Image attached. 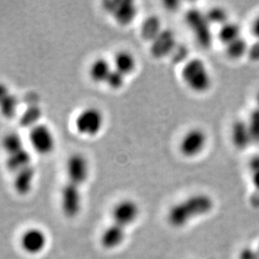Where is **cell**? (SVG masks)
I'll use <instances>...</instances> for the list:
<instances>
[{
	"label": "cell",
	"instance_id": "484cf974",
	"mask_svg": "<svg viewBox=\"0 0 259 259\" xmlns=\"http://www.w3.org/2000/svg\"><path fill=\"white\" fill-rule=\"evenodd\" d=\"M205 17L209 24H218L220 25V27L229 21L226 10L223 9L221 7H214L212 9L209 10L205 14Z\"/></svg>",
	"mask_w": 259,
	"mask_h": 259
},
{
	"label": "cell",
	"instance_id": "f1b7e54d",
	"mask_svg": "<svg viewBox=\"0 0 259 259\" xmlns=\"http://www.w3.org/2000/svg\"><path fill=\"white\" fill-rule=\"evenodd\" d=\"M251 61L259 62V40H256L254 44L249 47L248 54Z\"/></svg>",
	"mask_w": 259,
	"mask_h": 259
},
{
	"label": "cell",
	"instance_id": "52a82bcc",
	"mask_svg": "<svg viewBox=\"0 0 259 259\" xmlns=\"http://www.w3.org/2000/svg\"><path fill=\"white\" fill-rule=\"evenodd\" d=\"M67 183L82 186L90 176V163L88 158L81 153L70 155L65 164Z\"/></svg>",
	"mask_w": 259,
	"mask_h": 259
},
{
	"label": "cell",
	"instance_id": "44dd1931",
	"mask_svg": "<svg viewBox=\"0 0 259 259\" xmlns=\"http://www.w3.org/2000/svg\"><path fill=\"white\" fill-rule=\"evenodd\" d=\"M19 110V99L16 95L10 93L0 103V113L3 117L12 119L14 118Z\"/></svg>",
	"mask_w": 259,
	"mask_h": 259
},
{
	"label": "cell",
	"instance_id": "d6a6232c",
	"mask_svg": "<svg viewBox=\"0 0 259 259\" xmlns=\"http://www.w3.org/2000/svg\"><path fill=\"white\" fill-rule=\"evenodd\" d=\"M9 89L5 83H0V103L9 94Z\"/></svg>",
	"mask_w": 259,
	"mask_h": 259
},
{
	"label": "cell",
	"instance_id": "ac0fdd59",
	"mask_svg": "<svg viewBox=\"0 0 259 259\" xmlns=\"http://www.w3.org/2000/svg\"><path fill=\"white\" fill-rule=\"evenodd\" d=\"M32 156L26 149L18 152L16 154L7 156L6 159V166L7 169L13 172L14 174L18 173L20 170L32 165Z\"/></svg>",
	"mask_w": 259,
	"mask_h": 259
},
{
	"label": "cell",
	"instance_id": "30bf717a",
	"mask_svg": "<svg viewBox=\"0 0 259 259\" xmlns=\"http://www.w3.org/2000/svg\"><path fill=\"white\" fill-rule=\"evenodd\" d=\"M46 232L37 228H30L22 232L19 244L22 250L31 255L38 254L46 249L47 245Z\"/></svg>",
	"mask_w": 259,
	"mask_h": 259
},
{
	"label": "cell",
	"instance_id": "9a60e30c",
	"mask_svg": "<svg viewBox=\"0 0 259 259\" xmlns=\"http://www.w3.org/2000/svg\"><path fill=\"white\" fill-rule=\"evenodd\" d=\"M137 65V59L133 53L127 50H121L114 55L112 66L115 70L127 77L136 70Z\"/></svg>",
	"mask_w": 259,
	"mask_h": 259
},
{
	"label": "cell",
	"instance_id": "e0dca14e",
	"mask_svg": "<svg viewBox=\"0 0 259 259\" xmlns=\"http://www.w3.org/2000/svg\"><path fill=\"white\" fill-rule=\"evenodd\" d=\"M174 37L170 31L160 32L152 45V54L155 57H162L167 54L174 46Z\"/></svg>",
	"mask_w": 259,
	"mask_h": 259
},
{
	"label": "cell",
	"instance_id": "2e32d148",
	"mask_svg": "<svg viewBox=\"0 0 259 259\" xmlns=\"http://www.w3.org/2000/svg\"><path fill=\"white\" fill-rule=\"evenodd\" d=\"M113 66L105 58H98L94 60L90 66L89 74L94 83H106L107 79L111 74Z\"/></svg>",
	"mask_w": 259,
	"mask_h": 259
},
{
	"label": "cell",
	"instance_id": "3957f363",
	"mask_svg": "<svg viewBox=\"0 0 259 259\" xmlns=\"http://www.w3.org/2000/svg\"><path fill=\"white\" fill-rule=\"evenodd\" d=\"M102 111L95 107H88L78 113L74 121L75 129L83 137H95L104 127Z\"/></svg>",
	"mask_w": 259,
	"mask_h": 259
},
{
	"label": "cell",
	"instance_id": "cb8c5ba5",
	"mask_svg": "<svg viewBox=\"0 0 259 259\" xmlns=\"http://www.w3.org/2000/svg\"><path fill=\"white\" fill-rule=\"evenodd\" d=\"M160 23L157 18H149L143 23L141 35L145 39L154 40L160 33Z\"/></svg>",
	"mask_w": 259,
	"mask_h": 259
},
{
	"label": "cell",
	"instance_id": "4fadbf2b",
	"mask_svg": "<svg viewBox=\"0 0 259 259\" xmlns=\"http://www.w3.org/2000/svg\"><path fill=\"white\" fill-rule=\"evenodd\" d=\"M232 141L233 145L239 150L248 148L253 144L247 120H236L232 126Z\"/></svg>",
	"mask_w": 259,
	"mask_h": 259
},
{
	"label": "cell",
	"instance_id": "d6986e66",
	"mask_svg": "<svg viewBox=\"0 0 259 259\" xmlns=\"http://www.w3.org/2000/svg\"><path fill=\"white\" fill-rule=\"evenodd\" d=\"M2 148L5 151L7 156L16 154L25 149L23 139L19 134L15 132H11L4 136V138L2 139Z\"/></svg>",
	"mask_w": 259,
	"mask_h": 259
},
{
	"label": "cell",
	"instance_id": "8992f818",
	"mask_svg": "<svg viewBox=\"0 0 259 259\" xmlns=\"http://www.w3.org/2000/svg\"><path fill=\"white\" fill-rule=\"evenodd\" d=\"M103 7L121 26H128L137 17L136 4L129 0H108Z\"/></svg>",
	"mask_w": 259,
	"mask_h": 259
},
{
	"label": "cell",
	"instance_id": "5b68a950",
	"mask_svg": "<svg viewBox=\"0 0 259 259\" xmlns=\"http://www.w3.org/2000/svg\"><path fill=\"white\" fill-rule=\"evenodd\" d=\"M207 141V135L204 130L200 128L188 130L180 141V153L188 158L198 157L204 152Z\"/></svg>",
	"mask_w": 259,
	"mask_h": 259
},
{
	"label": "cell",
	"instance_id": "9c48e42d",
	"mask_svg": "<svg viewBox=\"0 0 259 259\" xmlns=\"http://www.w3.org/2000/svg\"><path fill=\"white\" fill-rule=\"evenodd\" d=\"M61 206L67 218H75L82 208L81 187L66 183L61 191Z\"/></svg>",
	"mask_w": 259,
	"mask_h": 259
},
{
	"label": "cell",
	"instance_id": "d4e9b609",
	"mask_svg": "<svg viewBox=\"0 0 259 259\" xmlns=\"http://www.w3.org/2000/svg\"><path fill=\"white\" fill-rule=\"evenodd\" d=\"M248 126L250 129V136L253 144H259V108L255 107L250 111V115L247 119Z\"/></svg>",
	"mask_w": 259,
	"mask_h": 259
},
{
	"label": "cell",
	"instance_id": "7a4b0ae2",
	"mask_svg": "<svg viewBox=\"0 0 259 259\" xmlns=\"http://www.w3.org/2000/svg\"><path fill=\"white\" fill-rule=\"evenodd\" d=\"M182 80L195 93H204L212 85V78L203 60L193 58L185 63L182 69Z\"/></svg>",
	"mask_w": 259,
	"mask_h": 259
},
{
	"label": "cell",
	"instance_id": "5bb4252c",
	"mask_svg": "<svg viewBox=\"0 0 259 259\" xmlns=\"http://www.w3.org/2000/svg\"><path fill=\"white\" fill-rule=\"evenodd\" d=\"M36 177L35 168L30 165L15 174L14 188L18 194L27 195L33 188V184Z\"/></svg>",
	"mask_w": 259,
	"mask_h": 259
},
{
	"label": "cell",
	"instance_id": "1f68e13d",
	"mask_svg": "<svg viewBox=\"0 0 259 259\" xmlns=\"http://www.w3.org/2000/svg\"><path fill=\"white\" fill-rule=\"evenodd\" d=\"M251 33L254 37H256V39L259 40V15L252 21L251 24Z\"/></svg>",
	"mask_w": 259,
	"mask_h": 259
},
{
	"label": "cell",
	"instance_id": "e575fe53",
	"mask_svg": "<svg viewBox=\"0 0 259 259\" xmlns=\"http://www.w3.org/2000/svg\"><path fill=\"white\" fill-rule=\"evenodd\" d=\"M255 101H256V106L255 107L259 108V92L256 94V96H255Z\"/></svg>",
	"mask_w": 259,
	"mask_h": 259
},
{
	"label": "cell",
	"instance_id": "8fae6325",
	"mask_svg": "<svg viewBox=\"0 0 259 259\" xmlns=\"http://www.w3.org/2000/svg\"><path fill=\"white\" fill-rule=\"evenodd\" d=\"M188 25L193 30V33L201 44L206 47L210 45V24L205 17V14H201L198 10H191L186 16Z\"/></svg>",
	"mask_w": 259,
	"mask_h": 259
},
{
	"label": "cell",
	"instance_id": "4dcf8cb0",
	"mask_svg": "<svg viewBox=\"0 0 259 259\" xmlns=\"http://www.w3.org/2000/svg\"><path fill=\"white\" fill-rule=\"evenodd\" d=\"M250 180L255 191L259 192V170L253 173H250Z\"/></svg>",
	"mask_w": 259,
	"mask_h": 259
},
{
	"label": "cell",
	"instance_id": "7c38bea8",
	"mask_svg": "<svg viewBox=\"0 0 259 259\" xmlns=\"http://www.w3.org/2000/svg\"><path fill=\"white\" fill-rule=\"evenodd\" d=\"M126 239V229L111 223L101 234V245L107 250H114Z\"/></svg>",
	"mask_w": 259,
	"mask_h": 259
},
{
	"label": "cell",
	"instance_id": "6da1fadb",
	"mask_svg": "<svg viewBox=\"0 0 259 259\" xmlns=\"http://www.w3.org/2000/svg\"><path fill=\"white\" fill-rule=\"evenodd\" d=\"M214 207V201L209 195L196 193L172 205L167 213V221L176 229L184 228L192 220L204 216Z\"/></svg>",
	"mask_w": 259,
	"mask_h": 259
},
{
	"label": "cell",
	"instance_id": "277c9868",
	"mask_svg": "<svg viewBox=\"0 0 259 259\" xmlns=\"http://www.w3.org/2000/svg\"><path fill=\"white\" fill-rule=\"evenodd\" d=\"M30 145L38 155L48 156L56 147V139L52 130L46 124H37L29 131Z\"/></svg>",
	"mask_w": 259,
	"mask_h": 259
},
{
	"label": "cell",
	"instance_id": "d590c367",
	"mask_svg": "<svg viewBox=\"0 0 259 259\" xmlns=\"http://www.w3.org/2000/svg\"><path fill=\"white\" fill-rule=\"evenodd\" d=\"M256 250H257V252H258V254H259V246H258V248H257V249H256Z\"/></svg>",
	"mask_w": 259,
	"mask_h": 259
},
{
	"label": "cell",
	"instance_id": "4316f807",
	"mask_svg": "<svg viewBox=\"0 0 259 259\" xmlns=\"http://www.w3.org/2000/svg\"><path fill=\"white\" fill-rule=\"evenodd\" d=\"M125 82H126V76L113 68L111 74L109 76V78L107 79L106 83L111 90L118 91L124 87Z\"/></svg>",
	"mask_w": 259,
	"mask_h": 259
},
{
	"label": "cell",
	"instance_id": "f546056e",
	"mask_svg": "<svg viewBox=\"0 0 259 259\" xmlns=\"http://www.w3.org/2000/svg\"><path fill=\"white\" fill-rule=\"evenodd\" d=\"M249 170H250V173H253L255 171H258L259 170V155H254L253 157H251L249 161Z\"/></svg>",
	"mask_w": 259,
	"mask_h": 259
},
{
	"label": "cell",
	"instance_id": "836d02e7",
	"mask_svg": "<svg viewBox=\"0 0 259 259\" xmlns=\"http://www.w3.org/2000/svg\"><path fill=\"white\" fill-rule=\"evenodd\" d=\"M250 201L253 206L259 207V192L255 191V193L250 198Z\"/></svg>",
	"mask_w": 259,
	"mask_h": 259
},
{
	"label": "cell",
	"instance_id": "7402d4cb",
	"mask_svg": "<svg viewBox=\"0 0 259 259\" xmlns=\"http://www.w3.org/2000/svg\"><path fill=\"white\" fill-rule=\"evenodd\" d=\"M226 53L232 60H238L242 57L248 54L249 45L248 42L241 37L234 41L231 42L230 45L226 46Z\"/></svg>",
	"mask_w": 259,
	"mask_h": 259
},
{
	"label": "cell",
	"instance_id": "603a6c76",
	"mask_svg": "<svg viewBox=\"0 0 259 259\" xmlns=\"http://www.w3.org/2000/svg\"><path fill=\"white\" fill-rule=\"evenodd\" d=\"M40 117H41L40 108L36 107V106H32L23 112V114L20 118V124L23 127H28V128L32 129L33 127L39 124Z\"/></svg>",
	"mask_w": 259,
	"mask_h": 259
},
{
	"label": "cell",
	"instance_id": "ba28073f",
	"mask_svg": "<svg viewBox=\"0 0 259 259\" xmlns=\"http://www.w3.org/2000/svg\"><path fill=\"white\" fill-rule=\"evenodd\" d=\"M140 208L138 203L131 199H125L114 205L111 216L112 223L127 229L139 219Z\"/></svg>",
	"mask_w": 259,
	"mask_h": 259
},
{
	"label": "cell",
	"instance_id": "83f0119b",
	"mask_svg": "<svg viewBox=\"0 0 259 259\" xmlns=\"http://www.w3.org/2000/svg\"><path fill=\"white\" fill-rule=\"evenodd\" d=\"M238 259H259V254L256 249H252L250 247L244 248L239 253Z\"/></svg>",
	"mask_w": 259,
	"mask_h": 259
},
{
	"label": "cell",
	"instance_id": "ffe728a7",
	"mask_svg": "<svg viewBox=\"0 0 259 259\" xmlns=\"http://www.w3.org/2000/svg\"><path fill=\"white\" fill-rule=\"evenodd\" d=\"M218 37L223 45L226 47L232 41H234L235 39L241 37L240 26L235 22L228 21L227 23H225L223 26L220 27Z\"/></svg>",
	"mask_w": 259,
	"mask_h": 259
}]
</instances>
